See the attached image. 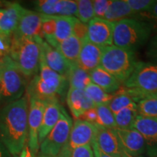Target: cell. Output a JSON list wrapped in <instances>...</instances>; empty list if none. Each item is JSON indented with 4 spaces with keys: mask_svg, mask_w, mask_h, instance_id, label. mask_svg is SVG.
Masks as SVG:
<instances>
[{
    "mask_svg": "<svg viewBox=\"0 0 157 157\" xmlns=\"http://www.w3.org/2000/svg\"><path fill=\"white\" fill-rule=\"evenodd\" d=\"M29 98L23 96L0 110V140L14 157L28 141Z\"/></svg>",
    "mask_w": 157,
    "mask_h": 157,
    "instance_id": "obj_1",
    "label": "cell"
},
{
    "mask_svg": "<svg viewBox=\"0 0 157 157\" xmlns=\"http://www.w3.org/2000/svg\"><path fill=\"white\" fill-rule=\"evenodd\" d=\"M153 29L151 23L137 18L114 23L113 45L135 52L148 42Z\"/></svg>",
    "mask_w": 157,
    "mask_h": 157,
    "instance_id": "obj_2",
    "label": "cell"
},
{
    "mask_svg": "<svg viewBox=\"0 0 157 157\" xmlns=\"http://www.w3.org/2000/svg\"><path fill=\"white\" fill-rule=\"evenodd\" d=\"M41 37L15 38L12 36L9 56L25 77L38 73L41 56Z\"/></svg>",
    "mask_w": 157,
    "mask_h": 157,
    "instance_id": "obj_3",
    "label": "cell"
},
{
    "mask_svg": "<svg viewBox=\"0 0 157 157\" xmlns=\"http://www.w3.org/2000/svg\"><path fill=\"white\" fill-rule=\"evenodd\" d=\"M25 76L9 56L0 63V103L7 105L23 97L26 90Z\"/></svg>",
    "mask_w": 157,
    "mask_h": 157,
    "instance_id": "obj_4",
    "label": "cell"
},
{
    "mask_svg": "<svg viewBox=\"0 0 157 157\" xmlns=\"http://www.w3.org/2000/svg\"><path fill=\"white\" fill-rule=\"evenodd\" d=\"M137 63L135 52L111 45L104 48L100 66L124 84L132 74Z\"/></svg>",
    "mask_w": 157,
    "mask_h": 157,
    "instance_id": "obj_5",
    "label": "cell"
},
{
    "mask_svg": "<svg viewBox=\"0 0 157 157\" xmlns=\"http://www.w3.org/2000/svg\"><path fill=\"white\" fill-rule=\"evenodd\" d=\"M124 87L133 90L137 102L157 94V64L151 62L137 61L130 76Z\"/></svg>",
    "mask_w": 157,
    "mask_h": 157,
    "instance_id": "obj_6",
    "label": "cell"
},
{
    "mask_svg": "<svg viewBox=\"0 0 157 157\" xmlns=\"http://www.w3.org/2000/svg\"><path fill=\"white\" fill-rule=\"evenodd\" d=\"M73 121L62 108L60 119L39 146L40 154L58 156L68 140Z\"/></svg>",
    "mask_w": 157,
    "mask_h": 157,
    "instance_id": "obj_7",
    "label": "cell"
},
{
    "mask_svg": "<svg viewBox=\"0 0 157 157\" xmlns=\"http://www.w3.org/2000/svg\"><path fill=\"white\" fill-rule=\"evenodd\" d=\"M97 127L95 124L76 119L72 125L68 140L58 157H66L74 148L83 146H91L95 139Z\"/></svg>",
    "mask_w": 157,
    "mask_h": 157,
    "instance_id": "obj_8",
    "label": "cell"
},
{
    "mask_svg": "<svg viewBox=\"0 0 157 157\" xmlns=\"http://www.w3.org/2000/svg\"><path fill=\"white\" fill-rule=\"evenodd\" d=\"M28 114V146L34 157L39 150V131L42 124L46 103L35 98H30Z\"/></svg>",
    "mask_w": 157,
    "mask_h": 157,
    "instance_id": "obj_9",
    "label": "cell"
},
{
    "mask_svg": "<svg viewBox=\"0 0 157 157\" xmlns=\"http://www.w3.org/2000/svg\"><path fill=\"white\" fill-rule=\"evenodd\" d=\"M114 23L94 17L87 24V39L101 48L113 45Z\"/></svg>",
    "mask_w": 157,
    "mask_h": 157,
    "instance_id": "obj_10",
    "label": "cell"
},
{
    "mask_svg": "<svg viewBox=\"0 0 157 157\" xmlns=\"http://www.w3.org/2000/svg\"><path fill=\"white\" fill-rule=\"evenodd\" d=\"M43 19L44 15L36 11L25 9L13 36L15 38H42V25Z\"/></svg>",
    "mask_w": 157,
    "mask_h": 157,
    "instance_id": "obj_11",
    "label": "cell"
},
{
    "mask_svg": "<svg viewBox=\"0 0 157 157\" xmlns=\"http://www.w3.org/2000/svg\"><path fill=\"white\" fill-rule=\"evenodd\" d=\"M119 139L121 149L131 156L137 157L146 153L144 139L140 132L134 128L113 129Z\"/></svg>",
    "mask_w": 157,
    "mask_h": 157,
    "instance_id": "obj_12",
    "label": "cell"
},
{
    "mask_svg": "<svg viewBox=\"0 0 157 157\" xmlns=\"http://www.w3.org/2000/svg\"><path fill=\"white\" fill-rule=\"evenodd\" d=\"M132 128L140 132L144 139L147 156H157V119L137 115Z\"/></svg>",
    "mask_w": 157,
    "mask_h": 157,
    "instance_id": "obj_13",
    "label": "cell"
},
{
    "mask_svg": "<svg viewBox=\"0 0 157 157\" xmlns=\"http://www.w3.org/2000/svg\"><path fill=\"white\" fill-rule=\"evenodd\" d=\"M24 10L19 3H11L5 8L0 9V34L13 36Z\"/></svg>",
    "mask_w": 157,
    "mask_h": 157,
    "instance_id": "obj_14",
    "label": "cell"
},
{
    "mask_svg": "<svg viewBox=\"0 0 157 157\" xmlns=\"http://www.w3.org/2000/svg\"><path fill=\"white\" fill-rule=\"evenodd\" d=\"M104 48L90 42L87 39L84 41L79 56L76 63L79 67L90 72L101 65Z\"/></svg>",
    "mask_w": 157,
    "mask_h": 157,
    "instance_id": "obj_15",
    "label": "cell"
},
{
    "mask_svg": "<svg viewBox=\"0 0 157 157\" xmlns=\"http://www.w3.org/2000/svg\"><path fill=\"white\" fill-rule=\"evenodd\" d=\"M95 125L97 127L95 141L99 148L112 157H121L122 149L114 130Z\"/></svg>",
    "mask_w": 157,
    "mask_h": 157,
    "instance_id": "obj_16",
    "label": "cell"
},
{
    "mask_svg": "<svg viewBox=\"0 0 157 157\" xmlns=\"http://www.w3.org/2000/svg\"><path fill=\"white\" fill-rule=\"evenodd\" d=\"M41 50L44 61L49 67L58 74L67 78L71 63L68 62L58 50L51 47L44 39L41 42Z\"/></svg>",
    "mask_w": 157,
    "mask_h": 157,
    "instance_id": "obj_17",
    "label": "cell"
},
{
    "mask_svg": "<svg viewBox=\"0 0 157 157\" xmlns=\"http://www.w3.org/2000/svg\"><path fill=\"white\" fill-rule=\"evenodd\" d=\"M62 108L58 100L48 102L45 104L42 124L39 131V146L58 121Z\"/></svg>",
    "mask_w": 157,
    "mask_h": 157,
    "instance_id": "obj_18",
    "label": "cell"
},
{
    "mask_svg": "<svg viewBox=\"0 0 157 157\" xmlns=\"http://www.w3.org/2000/svg\"><path fill=\"white\" fill-rule=\"evenodd\" d=\"M38 76L46 83L49 87L56 92L58 95H63L67 87L68 79L63 76L52 70L45 63L41 50L40 61H39Z\"/></svg>",
    "mask_w": 157,
    "mask_h": 157,
    "instance_id": "obj_19",
    "label": "cell"
},
{
    "mask_svg": "<svg viewBox=\"0 0 157 157\" xmlns=\"http://www.w3.org/2000/svg\"><path fill=\"white\" fill-rule=\"evenodd\" d=\"M66 102L72 116L76 119L88 109L95 107L83 90L69 88L66 95Z\"/></svg>",
    "mask_w": 157,
    "mask_h": 157,
    "instance_id": "obj_20",
    "label": "cell"
},
{
    "mask_svg": "<svg viewBox=\"0 0 157 157\" xmlns=\"http://www.w3.org/2000/svg\"><path fill=\"white\" fill-rule=\"evenodd\" d=\"M90 75L93 84H96L109 94L117 93L121 87V84L114 76L110 74L101 66H98L90 71Z\"/></svg>",
    "mask_w": 157,
    "mask_h": 157,
    "instance_id": "obj_21",
    "label": "cell"
},
{
    "mask_svg": "<svg viewBox=\"0 0 157 157\" xmlns=\"http://www.w3.org/2000/svg\"><path fill=\"white\" fill-rule=\"evenodd\" d=\"M127 18H135V15L126 0H112L103 17V19L112 23Z\"/></svg>",
    "mask_w": 157,
    "mask_h": 157,
    "instance_id": "obj_22",
    "label": "cell"
},
{
    "mask_svg": "<svg viewBox=\"0 0 157 157\" xmlns=\"http://www.w3.org/2000/svg\"><path fill=\"white\" fill-rule=\"evenodd\" d=\"M82 45L83 42L81 39L72 34L68 38L59 43L56 49L68 62L74 63L77 61Z\"/></svg>",
    "mask_w": 157,
    "mask_h": 157,
    "instance_id": "obj_23",
    "label": "cell"
},
{
    "mask_svg": "<svg viewBox=\"0 0 157 157\" xmlns=\"http://www.w3.org/2000/svg\"><path fill=\"white\" fill-rule=\"evenodd\" d=\"M56 22V29L53 37L52 48H56L59 43L73 34V27L76 17L53 16Z\"/></svg>",
    "mask_w": 157,
    "mask_h": 157,
    "instance_id": "obj_24",
    "label": "cell"
},
{
    "mask_svg": "<svg viewBox=\"0 0 157 157\" xmlns=\"http://www.w3.org/2000/svg\"><path fill=\"white\" fill-rule=\"evenodd\" d=\"M68 83L71 89L84 90L88 84L92 82L89 72L82 69L76 63L71 65L67 75Z\"/></svg>",
    "mask_w": 157,
    "mask_h": 157,
    "instance_id": "obj_25",
    "label": "cell"
},
{
    "mask_svg": "<svg viewBox=\"0 0 157 157\" xmlns=\"http://www.w3.org/2000/svg\"><path fill=\"white\" fill-rule=\"evenodd\" d=\"M137 112L140 117L157 119V94L137 102Z\"/></svg>",
    "mask_w": 157,
    "mask_h": 157,
    "instance_id": "obj_26",
    "label": "cell"
},
{
    "mask_svg": "<svg viewBox=\"0 0 157 157\" xmlns=\"http://www.w3.org/2000/svg\"><path fill=\"white\" fill-rule=\"evenodd\" d=\"M137 116V104L125 108L114 114V119L118 129L132 128V124Z\"/></svg>",
    "mask_w": 157,
    "mask_h": 157,
    "instance_id": "obj_27",
    "label": "cell"
},
{
    "mask_svg": "<svg viewBox=\"0 0 157 157\" xmlns=\"http://www.w3.org/2000/svg\"><path fill=\"white\" fill-rule=\"evenodd\" d=\"M95 106L100 105H108L112 99L113 95L105 93L93 82L88 84L84 90Z\"/></svg>",
    "mask_w": 157,
    "mask_h": 157,
    "instance_id": "obj_28",
    "label": "cell"
},
{
    "mask_svg": "<svg viewBox=\"0 0 157 157\" xmlns=\"http://www.w3.org/2000/svg\"><path fill=\"white\" fill-rule=\"evenodd\" d=\"M97 111V119L95 124L104 128L115 129L117 128L114 114L111 112L108 105H100L95 106Z\"/></svg>",
    "mask_w": 157,
    "mask_h": 157,
    "instance_id": "obj_29",
    "label": "cell"
},
{
    "mask_svg": "<svg viewBox=\"0 0 157 157\" xmlns=\"http://www.w3.org/2000/svg\"><path fill=\"white\" fill-rule=\"evenodd\" d=\"M60 0H39L34 2L36 12L48 16H58Z\"/></svg>",
    "mask_w": 157,
    "mask_h": 157,
    "instance_id": "obj_30",
    "label": "cell"
},
{
    "mask_svg": "<svg viewBox=\"0 0 157 157\" xmlns=\"http://www.w3.org/2000/svg\"><path fill=\"white\" fill-rule=\"evenodd\" d=\"M135 104L132 98L126 94L117 91L115 95H113L112 99L108 104L109 108L113 114H116L125 108Z\"/></svg>",
    "mask_w": 157,
    "mask_h": 157,
    "instance_id": "obj_31",
    "label": "cell"
},
{
    "mask_svg": "<svg viewBox=\"0 0 157 157\" xmlns=\"http://www.w3.org/2000/svg\"><path fill=\"white\" fill-rule=\"evenodd\" d=\"M77 15L76 18L84 24H88L95 17L93 1L90 0H78Z\"/></svg>",
    "mask_w": 157,
    "mask_h": 157,
    "instance_id": "obj_32",
    "label": "cell"
},
{
    "mask_svg": "<svg viewBox=\"0 0 157 157\" xmlns=\"http://www.w3.org/2000/svg\"><path fill=\"white\" fill-rule=\"evenodd\" d=\"M156 2V0H126V2L135 15V18L137 15L148 13Z\"/></svg>",
    "mask_w": 157,
    "mask_h": 157,
    "instance_id": "obj_33",
    "label": "cell"
},
{
    "mask_svg": "<svg viewBox=\"0 0 157 157\" xmlns=\"http://www.w3.org/2000/svg\"><path fill=\"white\" fill-rule=\"evenodd\" d=\"M77 9V1L60 0V9H59L58 16L76 17Z\"/></svg>",
    "mask_w": 157,
    "mask_h": 157,
    "instance_id": "obj_34",
    "label": "cell"
},
{
    "mask_svg": "<svg viewBox=\"0 0 157 157\" xmlns=\"http://www.w3.org/2000/svg\"><path fill=\"white\" fill-rule=\"evenodd\" d=\"M111 2L112 1L111 0H95V1H93L95 17L103 18Z\"/></svg>",
    "mask_w": 157,
    "mask_h": 157,
    "instance_id": "obj_35",
    "label": "cell"
},
{
    "mask_svg": "<svg viewBox=\"0 0 157 157\" xmlns=\"http://www.w3.org/2000/svg\"><path fill=\"white\" fill-rule=\"evenodd\" d=\"M146 56L151 62L157 64V34L149 39Z\"/></svg>",
    "mask_w": 157,
    "mask_h": 157,
    "instance_id": "obj_36",
    "label": "cell"
},
{
    "mask_svg": "<svg viewBox=\"0 0 157 157\" xmlns=\"http://www.w3.org/2000/svg\"><path fill=\"white\" fill-rule=\"evenodd\" d=\"M73 34L84 42L87 39V24H84L76 18L73 27Z\"/></svg>",
    "mask_w": 157,
    "mask_h": 157,
    "instance_id": "obj_37",
    "label": "cell"
},
{
    "mask_svg": "<svg viewBox=\"0 0 157 157\" xmlns=\"http://www.w3.org/2000/svg\"><path fill=\"white\" fill-rule=\"evenodd\" d=\"M66 157H95L91 146H83L73 149Z\"/></svg>",
    "mask_w": 157,
    "mask_h": 157,
    "instance_id": "obj_38",
    "label": "cell"
},
{
    "mask_svg": "<svg viewBox=\"0 0 157 157\" xmlns=\"http://www.w3.org/2000/svg\"><path fill=\"white\" fill-rule=\"evenodd\" d=\"M142 17H144L145 19V20H142V21H147V22L151 23V24H153L154 23L157 24V2L153 6L152 8L148 12V13H143V14L137 15L136 18L141 19Z\"/></svg>",
    "mask_w": 157,
    "mask_h": 157,
    "instance_id": "obj_39",
    "label": "cell"
},
{
    "mask_svg": "<svg viewBox=\"0 0 157 157\" xmlns=\"http://www.w3.org/2000/svg\"><path fill=\"white\" fill-rule=\"evenodd\" d=\"M12 36L0 34V52H2L5 56H9L11 47Z\"/></svg>",
    "mask_w": 157,
    "mask_h": 157,
    "instance_id": "obj_40",
    "label": "cell"
},
{
    "mask_svg": "<svg viewBox=\"0 0 157 157\" xmlns=\"http://www.w3.org/2000/svg\"><path fill=\"white\" fill-rule=\"evenodd\" d=\"M78 119H81V120L92 124H95L96 119H97V111H96L95 107L88 109Z\"/></svg>",
    "mask_w": 157,
    "mask_h": 157,
    "instance_id": "obj_41",
    "label": "cell"
},
{
    "mask_svg": "<svg viewBox=\"0 0 157 157\" xmlns=\"http://www.w3.org/2000/svg\"><path fill=\"white\" fill-rule=\"evenodd\" d=\"M91 147L92 148H93V154L95 157H112L102 151L101 149L99 148V147H98L97 143H96L95 141V139L93 141V143H92Z\"/></svg>",
    "mask_w": 157,
    "mask_h": 157,
    "instance_id": "obj_42",
    "label": "cell"
},
{
    "mask_svg": "<svg viewBox=\"0 0 157 157\" xmlns=\"http://www.w3.org/2000/svg\"><path fill=\"white\" fill-rule=\"evenodd\" d=\"M0 157H13L1 140H0Z\"/></svg>",
    "mask_w": 157,
    "mask_h": 157,
    "instance_id": "obj_43",
    "label": "cell"
},
{
    "mask_svg": "<svg viewBox=\"0 0 157 157\" xmlns=\"http://www.w3.org/2000/svg\"><path fill=\"white\" fill-rule=\"evenodd\" d=\"M17 157H34L31 154V153L29 150L28 146H25L24 147V148L23 149L22 151L21 152V154H19V156Z\"/></svg>",
    "mask_w": 157,
    "mask_h": 157,
    "instance_id": "obj_44",
    "label": "cell"
},
{
    "mask_svg": "<svg viewBox=\"0 0 157 157\" xmlns=\"http://www.w3.org/2000/svg\"><path fill=\"white\" fill-rule=\"evenodd\" d=\"M121 157H135V156H131V155H129L127 154V152H125L124 151L122 150V151H121ZM137 157H144V156H137Z\"/></svg>",
    "mask_w": 157,
    "mask_h": 157,
    "instance_id": "obj_45",
    "label": "cell"
},
{
    "mask_svg": "<svg viewBox=\"0 0 157 157\" xmlns=\"http://www.w3.org/2000/svg\"><path fill=\"white\" fill-rule=\"evenodd\" d=\"M5 56H5V55H4L2 52H0V62H1L2 60V59L4 58V57H5Z\"/></svg>",
    "mask_w": 157,
    "mask_h": 157,
    "instance_id": "obj_46",
    "label": "cell"
},
{
    "mask_svg": "<svg viewBox=\"0 0 157 157\" xmlns=\"http://www.w3.org/2000/svg\"><path fill=\"white\" fill-rule=\"evenodd\" d=\"M36 157H58V156H46V155H42V154H39Z\"/></svg>",
    "mask_w": 157,
    "mask_h": 157,
    "instance_id": "obj_47",
    "label": "cell"
},
{
    "mask_svg": "<svg viewBox=\"0 0 157 157\" xmlns=\"http://www.w3.org/2000/svg\"><path fill=\"white\" fill-rule=\"evenodd\" d=\"M145 157V156H144ZM146 157H157V156H147Z\"/></svg>",
    "mask_w": 157,
    "mask_h": 157,
    "instance_id": "obj_48",
    "label": "cell"
},
{
    "mask_svg": "<svg viewBox=\"0 0 157 157\" xmlns=\"http://www.w3.org/2000/svg\"><path fill=\"white\" fill-rule=\"evenodd\" d=\"M0 63H1V62H0Z\"/></svg>",
    "mask_w": 157,
    "mask_h": 157,
    "instance_id": "obj_49",
    "label": "cell"
}]
</instances>
